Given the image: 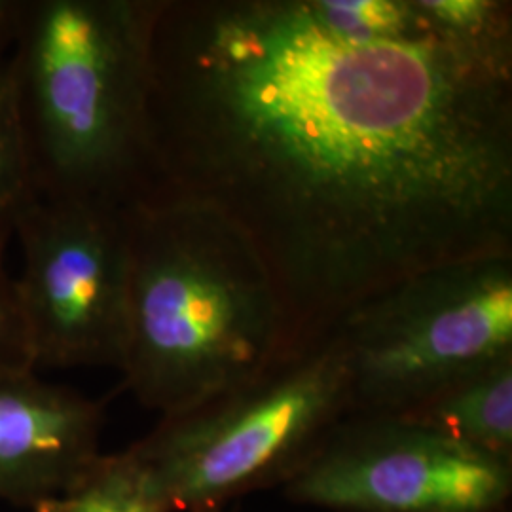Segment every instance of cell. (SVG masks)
Masks as SVG:
<instances>
[{
  "instance_id": "6da1fadb",
  "label": "cell",
  "mask_w": 512,
  "mask_h": 512,
  "mask_svg": "<svg viewBox=\"0 0 512 512\" xmlns=\"http://www.w3.org/2000/svg\"><path fill=\"white\" fill-rule=\"evenodd\" d=\"M418 6L414 29L363 35L317 0H162L156 186L251 239L296 349L410 275L512 255V69Z\"/></svg>"
},
{
  "instance_id": "7a4b0ae2",
  "label": "cell",
  "mask_w": 512,
  "mask_h": 512,
  "mask_svg": "<svg viewBox=\"0 0 512 512\" xmlns=\"http://www.w3.org/2000/svg\"><path fill=\"white\" fill-rule=\"evenodd\" d=\"M124 387L169 416L251 382L293 355L283 296L236 224L192 196L152 188L126 207Z\"/></svg>"
},
{
  "instance_id": "3957f363",
  "label": "cell",
  "mask_w": 512,
  "mask_h": 512,
  "mask_svg": "<svg viewBox=\"0 0 512 512\" xmlns=\"http://www.w3.org/2000/svg\"><path fill=\"white\" fill-rule=\"evenodd\" d=\"M162 0H21L6 76L40 200L128 207L156 188L150 54Z\"/></svg>"
},
{
  "instance_id": "277c9868",
  "label": "cell",
  "mask_w": 512,
  "mask_h": 512,
  "mask_svg": "<svg viewBox=\"0 0 512 512\" xmlns=\"http://www.w3.org/2000/svg\"><path fill=\"white\" fill-rule=\"evenodd\" d=\"M346 416V351L329 332L247 384L160 416L131 448L171 512H226L245 495L283 488Z\"/></svg>"
},
{
  "instance_id": "5b68a950",
  "label": "cell",
  "mask_w": 512,
  "mask_h": 512,
  "mask_svg": "<svg viewBox=\"0 0 512 512\" xmlns=\"http://www.w3.org/2000/svg\"><path fill=\"white\" fill-rule=\"evenodd\" d=\"M349 416H399L512 357V255L410 275L342 315Z\"/></svg>"
},
{
  "instance_id": "8992f818",
  "label": "cell",
  "mask_w": 512,
  "mask_h": 512,
  "mask_svg": "<svg viewBox=\"0 0 512 512\" xmlns=\"http://www.w3.org/2000/svg\"><path fill=\"white\" fill-rule=\"evenodd\" d=\"M14 277L35 368L120 370L128 340L126 207L35 198L19 215Z\"/></svg>"
},
{
  "instance_id": "52a82bcc",
  "label": "cell",
  "mask_w": 512,
  "mask_h": 512,
  "mask_svg": "<svg viewBox=\"0 0 512 512\" xmlns=\"http://www.w3.org/2000/svg\"><path fill=\"white\" fill-rule=\"evenodd\" d=\"M327 512H512V465L391 416H346L281 488Z\"/></svg>"
},
{
  "instance_id": "ba28073f",
  "label": "cell",
  "mask_w": 512,
  "mask_h": 512,
  "mask_svg": "<svg viewBox=\"0 0 512 512\" xmlns=\"http://www.w3.org/2000/svg\"><path fill=\"white\" fill-rule=\"evenodd\" d=\"M103 423V403L0 366V501L35 511L73 488L103 456Z\"/></svg>"
},
{
  "instance_id": "9c48e42d",
  "label": "cell",
  "mask_w": 512,
  "mask_h": 512,
  "mask_svg": "<svg viewBox=\"0 0 512 512\" xmlns=\"http://www.w3.org/2000/svg\"><path fill=\"white\" fill-rule=\"evenodd\" d=\"M391 418L512 465V357L459 378Z\"/></svg>"
},
{
  "instance_id": "30bf717a",
  "label": "cell",
  "mask_w": 512,
  "mask_h": 512,
  "mask_svg": "<svg viewBox=\"0 0 512 512\" xmlns=\"http://www.w3.org/2000/svg\"><path fill=\"white\" fill-rule=\"evenodd\" d=\"M33 512H171L147 465L128 446L103 454L65 494Z\"/></svg>"
},
{
  "instance_id": "8fae6325",
  "label": "cell",
  "mask_w": 512,
  "mask_h": 512,
  "mask_svg": "<svg viewBox=\"0 0 512 512\" xmlns=\"http://www.w3.org/2000/svg\"><path fill=\"white\" fill-rule=\"evenodd\" d=\"M442 33L484 59L512 69V2L505 0H420Z\"/></svg>"
},
{
  "instance_id": "7c38bea8",
  "label": "cell",
  "mask_w": 512,
  "mask_h": 512,
  "mask_svg": "<svg viewBox=\"0 0 512 512\" xmlns=\"http://www.w3.org/2000/svg\"><path fill=\"white\" fill-rule=\"evenodd\" d=\"M35 198L4 61L0 65V241L10 243L19 215Z\"/></svg>"
},
{
  "instance_id": "4fadbf2b",
  "label": "cell",
  "mask_w": 512,
  "mask_h": 512,
  "mask_svg": "<svg viewBox=\"0 0 512 512\" xmlns=\"http://www.w3.org/2000/svg\"><path fill=\"white\" fill-rule=\"evenodd\" d=\"M6 249L8 243L0 241V366H33L14 277L6 270Z\"/></svg>"
},
{
  "instance_id": "5bb4252c",
  "label": "cell",
  "mask_w": 512,
  "mask_h": 512,
  "mask_svg": "<svg viewBox=\"0 0 512 512\" xmlns=\"http://www.w3.org/2000/svg\"><path fill=\"white\" fill-rule=\"evenodd\" d=\"M21 0H0V65L6 61L18 27Z\"/></svg>"
}]
</instances>
